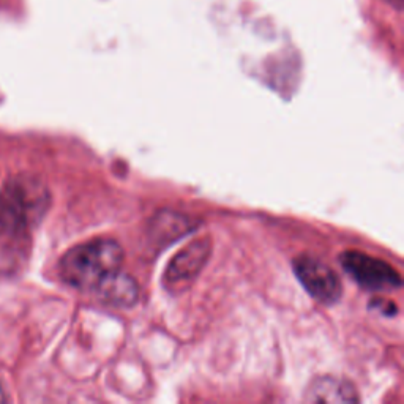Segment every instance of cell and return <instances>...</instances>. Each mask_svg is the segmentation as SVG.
Returning a JSON list of instances; mask_svg holds the SVG:
<instances>
[{
    "mask_svg": "<svg viewBox=\"0 0 404 404\" xmlns=\"http://www.w3.org/2000/svg\"><path fill=\"white\" fill-rule=\"evenodd\" d=\"M0 401H5V393L2 390V387H0Z\"/></svg>",
    "mask_w": 404,
    "mask_h": 404,
    "instance_id": "9c48e42d",
    "label": "cell"
},
{
    "mask_svg": "<svg viewBox=\"0 0 404 404\" xmlns=\"http://www.w3.org/2000/svg\"><path fill=\"white\" fill-rule=\"evenodd\" d=\"M345 272L360 288L371 292H390L401 288V275L389 262L360 251H346L340 256Z\"/></svg>",
    "mask_w": 404,
    "mask_h": 404,
    "instance_id": "3957f363",
    "label": "cell"
},
{
    "mask_svg": "<svg viewBox=\"0 0 404 404\" xmlns=\"http://www.w3.org/2000/svg\"><path fill=\"white\" fill-rule=\"evenodd\" d=\"M191 223L190 220H186L185 217H180V215L171 213V215H160V217L155 220L153 231L158 232L160 238H168L169 234H173V237H180L186 234L190 231Z\"/></svg>",
    "mask_w": 404,
    "mask_h": 404,
    "instance_id": "ba28073f",
    "label": "cell"
},
{
    "mask_svg": "<svg viewBox=\"0 0 404 404\" xmlns=\"http://www.w3.org/2000/svg\"><path fill=\"white\" fill-rule=\"evenodd\" d=\"M123 250L115 240L100 238L81 243L60 261L62 280L79 290L100 292L120 273Z\"/></svg>",
    "mask_w": 404,
    "mask_h": 404,
    "instance_id": "6da1fadb",
    "label": "cell"
},
{
    "mask_svg": "<svg viewBox=\"0 0 404 404\" xmlns=\"http://www.w3.org/2000/svg\"><path fill=\"white\" fill-rule=\"evenodd\" d=\"M98 294L109 303L114 305H131L137 298V288L130 277L118 273L114 280H111Z\"/></svg>",
    "mask_w": 404,
    "mask_h": 404,
    "instance_id": "52a82bcc",
    "label": "cell"
},
{
    "mask_svg": "<svg viewBox=\"0 0 404 404\" xmlns=\"http://www.w3.org/2000/svg\"><path fill=\"white\" fill-rule=\"evenodd\" d=\"M294 272L308 294L324 305H332L341 297V281L333 269L313 256H300L294 261Z\"/></svg>",
    "mask_w": 404,
    "mask_h": 404,
    "instance_id": "277c9868",
    "label": "cell"
},
{
    "mask_svg": "<svg viewBox=\"0 0 404 404\" xmlns=\"http://www.w3.org/2000/svg\"><path fill=\"white\" fill-rule=\"evenodd\" d=\"M43 202V190L22 180H14L0 194V228L8 232L27 228L33 215L40 213Z\"/></svg>",
    "mask_w": 404,
    "mask_h": 404,
    "instance_id": "7a4b0ae2",
    "label": "cell"
},
{
    "mask_svg": "<svg viewBox=\"0 0 404 404\" xmlns=\"http://www.w3.org/2000/svg\"><path fill=\"white\" fill-rule=\"evenodd\" d=\"M305 400L309 403H357L358 395L350 382L333 376H324L311 382Z\"/></svg>",
    "mask_w": 404,
    "mask_h": 404,
    "instance_id": "8992f818",
    "label": "cell"
},
{
    "mask_svg": "<svg viewBox=\"0 0 404 404\" xmlns=\"http://www.w3.org/2000/svg\"><path fill=\"white\" fill-rule=\"evenodd\" d=\"M212 250V243L207 238L194 240L171 261L165 275L166 288L171 290H180L186 288L201 273L207 262Z\"/></svg>",
    "mask_w": 404,
    "mask_h": 404,
    "instance_id": "5b68a950",
    "label": "cell"
}]
</instances>
